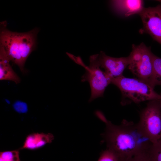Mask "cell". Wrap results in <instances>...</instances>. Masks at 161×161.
Returning a JSON list of instances; mask_svg holds the SVG:
<instances>
[{"instance_id":"5bb4252c","label":"cell","mask_w":161,"mask_h":161,"mask_svg":"<svg viewBox=\"0 0 161 161\" xmlns=\"http://www.w3.org/2000/svg\"><path fill=\"white\" fill-rule=\"evenodd\" d=\"M0 161H21L18 150L1 152Z\"/></svg>"},{"instance_id":"8992f818","label":"cell","mask_w":161,"mask_h":161,"mask_svg":"<svg viewBox=\"0 0 161 161\" xmlns=\"http://www.w3.org/2000/svg\"><path fill=\"white\" fill-rule=\"evenodd\" d=\"M98 54L91 56L89 66L85 67L86 70L82 76V82L87 81L91 89V95L89 102L103 96L107 86L111 84V78L102 70L98 60Z\"/></svg>"},{"instance_id":"7c38bea8","label":"cell","mask_w":161,"mask_h":161,"mask_svg":"<svg viewBox=\"0 0 161 161\" xmlns=\"http://www.w3.org/2000/svg\"><path fill=\"white\" fill-rule=\"evenodd\" d=\"M153 73L151 86H161V58L154 54L153 55Z\"/></svg>"},{"instance_id":"2e32d148","label":"cell","mask_w":161,"mask_h":161,"mask_svg":"<svg viewBox=\"0 0 161 161\" xmlns=\"http://www.w3.org/2000/svg\"><path fill=\"white\" fill-rule=\"evenodd\" d=\"M149 148L140 151L128 161H151L149 153Z\"/></svg>"},{"instance_id":"30bf717a","label":"cell","mask_w":161,"mask_h":161,"mask_svg":"<svg viewBox=\"0 0 161 161\" xmlns=\"http://www.w3.org/2000/svg\"><path fill=\"white\" fill-rule=\"evenodd\" d=\"M10 61L4 49L0 46V80H11L18 84L21 79L13 69Z\"/></svg>"},{"instance_id":"9a60e30c","label":"cell","mask_w":161,"mask_h":161,"mask_svg":"<svg viewBox=\"0 0 161 161\" xmlns=\"http://www.w3.org/2000/svg\"><path fill=\"white\" fill-rule=\"evenodd\" d=\"M97 161H120L116 154L107 148L101 154Z\"/></svg>"},{"instance_id":"3957f363","label":"cell","mask_w":161,"mask_h":161,"mask_svg":"<svg viewBox=\"0 0 161 161\" xmlns=\"http://www.w3.org/2000/svg\"><path fill=\"white\" fill-rule=\"evenodd\" d=\"M117 86L120 91L121 104L129 103H138L146 101L159 100L161 95L157 93L149 84L138 78L126 77L123 75L111 78V84Z\"/></svg>"},{"instance_id":"6da1fadb","label":"cell","mask_w":161,"mask_h":161,"mask_svg":"<svg viewBox=\"0 0 161 161\" xmlns=\"http://www.w3.org/2000/svg\"><path fill=\"white\" fill-rule=\"evenodd\" d=\"M102 119L106 125L103 136L107 148L114 153L120 161H128L149 148L152 144L140 132L132 121L123 119L116 125L103 117Z\"/></svg>"},{"instance_id":"8fae6325","label":"cell","mask_w":161,"mask_h":161,"mask_svg":"<svg viewBox=\"0 0 161 161\" xmlns=\"http://www.w3.org/2000/svg\"><path fill=\"white\" fill-rule=\"evenodd\" d=\"M52 134L49 133H34L28 135L21 149L34 150L41 148L51 143L53 139Z\"/></svg>"},{"instance_id":"4fadbf2b","label":"cell","mask_w":161,"mask_h":161,"mask_svg":"<svg viewBox=\"0 0 161 161\" xmlns=\"http://www.w3.org/2000/svg\"><path fill=\"white\" fill-rule=\"evenodd\" d=\"M149 153L151 161H161V140L151 144Z\"/></svg>"},{"instance_id":"277c9868","label":"cell","mask_w":161,"mask_h":161,"mask_svg":"<svg viewBox=\"0 0 161 161\" xmlns=\"http://www.w3.org/2000/svg\"><path fill=\"white\" fill-rule=\"evenodd\" d=\"M138 130L152 143L161 140V106L160 100L148 101L141 112L136 124Z\"/></svg>"},{"instance_id":"ac0fdd59","label":"cell","mask_w":161,"mask_h":161,"mask_svg":"<svg viewBox=\"0 0 161 161\" xmlns=\"http://www.w3.org/2000/svg\"><path fill=\"white\" fill-rule=\"evenodd\" d=\"M161 95V94H160ZM160 100V105H161V99Z\"/></svg>"},{"instance_id":"5b68a950","label":"cell","mask_w":161,"mask_h":161,"mask_svg":"<svg viewBox=\"0 0 161 161\" xmlns=\"http://www.w3.org/2000/svg\"><path fill=\"white\" fill-rule=\"evenodd\" d=\"M150 47L142 42L133 44L129 58V69L137 78L151 86L153 73V55Z\"/></svg>"},{"instance_id":"9c48e42d","label":"cell","mask_w":161,"mask_h":161,"mask_svg":"<svg viewBox=\"0 0 161 161\" xmlns=\"http://www.w3.org/2000/svg\"><path fill=\"white\" fill-rule=\"evenodd\" d=\"M112 2L115 10L126 17L139 14L144 8L142 0H114Z\"/></svg>"},{"instance_id":"52a82bcc","label":"cell","mask_w":161,"mask_h":161,"mask_svg":"<svg viewBox=\"0 0 161 161\" xmlns=\"http://www.w3.org/2000/svg\"><path fill=\"white\" fill-rule=\"evenodd\" d=\"M139 15L143 24L139 32L148 34L161 45V4L155 7L144 8Z\"/></svg>"},{"instance_id":"d6986e66","label":"cell","mask_w":161,"mask_h":161,"mask_svg":"<svg viewBox=\"0 0 161 161\" xmlns=\"http://www.w3.org/2000/svg\"><path fill=\"white\" fill-rule=\"evenodd\" d=\"M159 1L161 3V1Z\"/></svg>"},{"instance_id":"7a4b0ae2","label":"cell","mask_w":161,"mask_h":161,"mask_svg":"<svg viewBox=\"0 0 161 161\" xmlns=\"http://www.w3.org/2000/svg\"><path fill=\"white\" fill-rule=\"evenodd\" d=\"M6 24V22L1 23L0 46L4 49L10 61L25 73V64L36 49L39 30L35 28L26 32H13L7 29Z\"/></svg>"},{"instance_id":"ba28073f","label":"cell","mask_w":161,"mask_h":161,"mask_svg":"<svg viewBox=\"0 0 161 161\" xmlns=\"http://www.w3.org/2000/svg\"><path fill=\"white\" fill-rule=\"evenodd\" d=\"M97 59L100 68L111 78L123 75L129 64L128 56L114 58L107 55L103 51L98 54Z\"/></svg>"},{"instance_id":"e0dca14e","label":"cell","mask_w":161,"mask_h":161,"mask_svg":"<svg viewBox=\"0 0 161 161\" xmlns=\"http://www.w3.org/2000/svg\"><path fill=\"white\" fill-rule=\"evenodd\" d=\"M13 107L16 112L19 113H25L28 110L27 104L20 101L15 103L13 105Z\"/></svg>"}]
</instances>
